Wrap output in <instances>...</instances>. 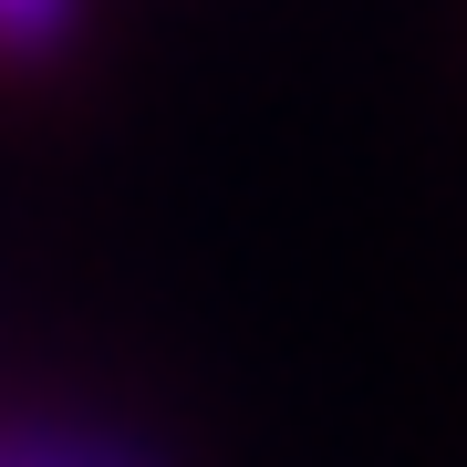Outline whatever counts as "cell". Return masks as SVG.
<instances>
[{"label":"cell","instance_id":"obj_1","mask_svg":"<svg viewBox=\"0 0 467 467\" xmlns=\"http://www.w3.org/2000/svg\"><path fill=\"white\" fill-rule=\"evenodd\" d=\"M0 467H167L125 426H73V416H21L0 426Z\"/></svg>","mask_w":467,"mask_h":467},{"label":"cell","instance_id":"obj_2","mask_svg":"<svg viewBox=\"0 0 467 467\" xmlns=\"http://www.w3.org/2000/svg\"><path fill=\"white\" fill-rule=\"evenodd\" d=\"M73 21H84V0H0V63H52Z\"/></svg>","mask_w":467,"mask_h":467}]
</instances>
